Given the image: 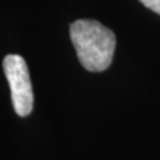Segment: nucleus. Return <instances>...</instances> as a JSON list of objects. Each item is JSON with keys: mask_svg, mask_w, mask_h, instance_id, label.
<instances>
[{"mask_svg": "<svg viewBox=\"0 0 160 160\" xmlns=\"http://www.w3.org/2000/svg\"><path fill=\"white\" fill-rule=\"evenodd\" d=\"M140 3L160 15V0H140Z\"/></svg>", "mask_w": 160, "mask_h": 160, "instance_id": "7ed1b4c3", "label": "nucleus"}, {"mask_svg": "<svg viewBox=\"0 0 160 160\" xmlns=\"http://www.w3.org/2000/svg\"><path fill=\"white\" fill-rule=\"evenodd\" d=\"M3 69L11 88L13 109L19 116H28L33 108V91L27 63L20 55H7Z\"/></svg>", "mask_w": 160, "mask_h": 160, "instance_id": "f03ea898", "label": "nucleus"}, {"mask_svg": "<svg viewBox=\"0 0 160 160\" xmlns=\"http://www.w3.org/2000/svg\"><path fill=\"white\" fill-rule=\"evenodd\" d=\"M69 35L80 64L91 72H102L111 66L116 36L109 28L91 19L71 24Z\"/></svg>", "mask_w": 160, "mask_h": 160, "instance_id": "f257e3e1", "label": "nucleus"}]
</instances>
